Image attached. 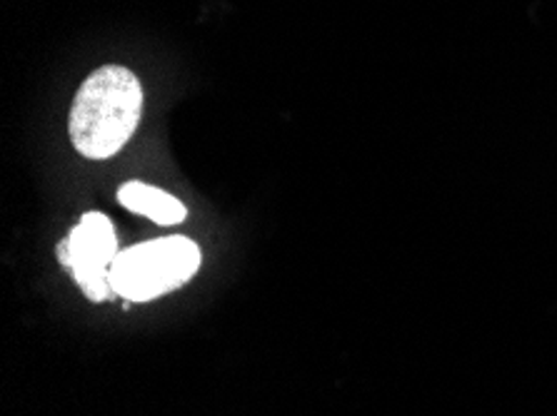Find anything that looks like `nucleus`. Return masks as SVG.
Returning a JSON list of instances; mask_svg holds the SVG:
<instances>
[{
    "label": "nucleus",
    "instance_id": "1",
    "mask_svg": "<svg viewBox=\"0 0 557 416\" xmlns=\"http://www.w3.org/2000/svg\"><path fill=\"white\" fill-rule=\"evenodd\" d=\"M140 115L143 85L135 73L121 65H103L81 85L67 133L83 157L108 160L128 146Z\"/></svg>",
    "mask_w": 557,
    "mask_h": 416
},
{
    "label": "nucleus",
    "instance_id": "2",
    "mask_svg": "<svg viewBox=\"0 0 557 416\" xmlns=\"http://www.w3.org/2000/svg\"><path fill=\"white\" fill-rule=\"evenodd\" d=\"M200 248L188 237H160L121 250L111 267V287L128 302H150L196 277Z\"/></svg>",
    "mask_w": 557,
    "mask_h": 416
},
{
    "label": "nucleus",
    "instance_id": "3",
    "mask_svg": "<svg viewBox=\"0 0 557 416\" xmlns=\"http://www.w3.org/2000/svg\"><path fill=\"white\" fill-rule=\"evenodd\" d=\"M121 250L113 223L103 212H88L81 223L71 229V235L58 244V257L71 269L75 282L90 302H103L115 294L111 287V267Z\"/></svg>",
    "mask_w": 557,
    "mask_h": 416
},
{
    "label": "nucleus",
    "instance_id": "4",
    "mask_svg": "<svg viewBox=\"0 0 557 416\" xmlns=\"http://www.w3.org/2000/svg\"><path fill=\"white\" fill-rule=\"evenodd\" d=\"M117 202L125 210L135 212V215L148 217L150 223L173 227L181 225L188 210H185L183 202L165 190H158L153 185L146 182H125L121 190H117Z\"/></svg>",
    "mask_w": 557,
    "mask_h": 416
}]
</instances>
